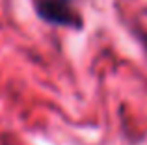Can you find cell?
<instances>
[{"label":"cell","instance_id":"cell-1","mask_svg":"<svg viewBox=\"0 0 147 145\" xmlns=\"http://www.w3.org/2000/svg\"><path fill=\"white\" fill-rule=\"evenodd\" d=\"M73 0H36V11L45 22L65 28H82V19L73 9Z\"/></svg>","mask_w":147,"mask_h":145},{"label":"cell","instance_id":"cell-2","mask_svg":"<svg viewBox=\"0 0 147 145\" xmlns=\"http://www.w3.org/2000/svg\"><path fill=\"white\" fill-rule=\"evenodd\" d=\"M145 47H147V37H145Z\"/></svg>","mask_w":147,"mask_h":145}]
</instances>
